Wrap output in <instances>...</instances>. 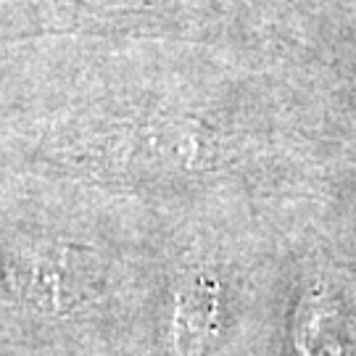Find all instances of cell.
<instances>
[{
  "instance_id": "2",
  "label": "cell",
  "mask_w": 356,
  "mask_h": 356,
  "mask_svg": "<svg viewBox=\"0 0 356 356\" xmlns=\"http://www.w3.org/2000/svg\"><path fill=\"white\" fill-rule=\"evenodd\" d=\"M219 293L216 282L198 275L177 291V314H175V341L182 356H201L209 335L216 325Z\"/></svg>"
},
{
  "instance_id": "1",
  "label": "cell",
  "mask_w": 356,
  "mask_h": 356,
  "mask_svg": "<svg viewBox=\"0 0 356 356\" xmlns=\"http://www.w3.org/2000/svg\"><path fill=\"white\" fill-rule=\"evenodd\" d=\"M11 272L16 288L38 309L61 312L76 301V269L69 256L32 254L16 261Z\"/></svg>"
}]
</instances>
